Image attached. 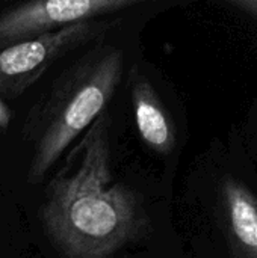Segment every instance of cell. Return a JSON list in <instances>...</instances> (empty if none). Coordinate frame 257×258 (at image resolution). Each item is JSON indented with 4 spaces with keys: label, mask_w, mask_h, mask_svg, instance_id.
Listing matches in <instances>:
<instances>
[{
    "label": "cell",
    "mask_w": 257,
    "mask_h": 258,
    "mask_svg": "<svg viewBox=\"0 0 257 258\" xmlns=\"http://www.w3.org/2000/svg\"><path fill=\"white\" fill-rule=\"evenodd\" d=\"M111 154L103 112L47 186L39 218L62 258H118L151 230L139 197L115 180Z\"/></svg>",
    "instance_id": "cell-1"
},
{
    "label": "cell",
    "mask_w": 257,
    "mask_h": 258,
    "mask_svg": "<svg viewBox=\"0 0 257 258\" xmlns=\"http://www.w3.org/2000/svg\"><path fill=\"white\" fill-rule=\"evenodd\" d=\"M123 53L108 48L83 62L55 95L35 145L29 180H41L62 157L64 151L105 112L120 85Z\"/></svg>",
    "instance_id": "cell-2"
},
{
    "label": "cell",
    "mask_w": 257,
    "mask_h": 258,
    "mask_svg": "<svg viewBox=\"0 0 257 258\" xmlns=\"http://www.w3.org/2000/svg\"><path fill=\"white\" fill-rule=\"evenodd\" d=\"M108 23L89 20L30 38L0 51V98H17L67 51L100 36Z\"/></svg>",
    "instance_id": "cell-3"
},
{
    "label": "cell",
    "mask_w": 257,
    "mask_h": 258,
    "mask_svg": "<svg viewBox=\"0 0 257 258\" xmlns=\"http://www.w3.org/2000/svg\"><path fill=\"white\" fill-rule=\"evenodd\" d=\"M138 0H36L0 14V48L59 29L117 14Z\"/></svg>",
    "instance_id": "cell-4"
},
{
    "label": "cell",
    "mask_w": 257,
    "mask_h": 258,
    "mask_svg": "<svg viewBox=\"0 0 257 258\" xmlns=\"http://www.w3.org/2000/svg\"><path fill=\"white\" fill-rule=\"evenodd\" d=\"M224 228L236 258H257V197L239 180L221 184Z\"/></svg>",
    "instance_id": "cell-5"
},
{
    "label": "cell",
    "mask_w": 257,
    "mask_h": 258,
    "mask_svg": "<svg viewBox=\"0 0 257 258\" xmlns=\"http://www.w3.org/2000/svg\"><path fill=\"white\" fill-rule=\"evenodd\" d=\"M135 122L142 142L158 154H170L176 147V128L150 80L133 70L130 83Z\"/></svg>",
    "instance_id": "cell-6"
},
{
    "label": "cell",
    "mask_w": 257,
    "mask_h": 258,
    "mask_svg": "<svg viewBox=\"0 0 257 258\" xmlns=\"http://www.w3.org/2000/svg\"><path fill=\"white\" fill-rule=\"evenodd\" d=\"M9 122H11V110H9V107L5 104V101L0 98V128H2V130L8 128Z\"/></svg>",
    "instance_id": "cell-7"
}]
</instances>
